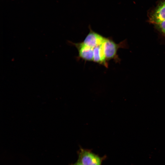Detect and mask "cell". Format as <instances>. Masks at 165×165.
<instances>
[{"label": "cell", "instance_id": "6da1fadb", "mask_svg": "<svg viewBox=\"0 0 165 165\" xmlns=\"http://www.w3.org/2000/svg\"><path fill=\"white\" fill-rule=\"evenodd\" d=\"M125 41L119 44L116 43L111 38H106L104 43V48L105 58L107 61L113 59L116 62H119L120 59L117 55L118 49L125 47Z\"/></svg>", "mask_w": 165, "mask_h": 165}, {"label": "cell", "instance_id": "7a4b0ae2", "mask_svg": "<svg viewBox=\"0 0 165 165\" xmlns=\"http://www.w3.org/2000/svg\"><path fill=\"white\" fill-rule=\"evenodd\" d=\"M82 165H101V160L98 156L88 150L81 149L78 161Z\"/></svg>", "mask_w": 165, "mask_h": 165}, {"label": "cell", "instance_id": "3957f363", "mask_svg": "<svg viewBox=\"0 0 165 165\" xmlns=\"http://www.w3.org/2000/svg\"><path fill=\"white\" fill-rule=\"evenodd\" d=\"M90 31L82 43L86 46L94 48L105 42L106 38L93 31L89 28Z\"/></svg>", "mask_w": 165, "mask_h": 165}, {"label": "cell", "instance_id": "277c9868", "mask_svg": "<svg viewBox=\"0 0 165 165\" xmlns=\"http://www.w3.org/2000/svg\"><path fill=\"white\" fill-rule=\"evenodd\" d=\"M77 48L78 58L86 61H93L94 48L87 46L82 42L75 43L70 42Z\"/></svg>", "mask_w": 165, "mask_h": 165}, {"label": "cell", "instance_id": "5b68a950", "mask_svg": "<svg viewBox=\"0 0 165 165\" xmlns=\"http://www.w3.org/2000/svg\"><path fill=\"white\" fill-rule=\"evenodd\" d=\"M165 20V1L161 2L151 14L149 22L155 25Z\"/></svg>", "mask_w": 165, "mask_h": 165}, {"label": "cell", "instance_id": "8992f818", "mask_svg": "<svg viewBox=\"0 0 165 165\" xmlns=\"http://www.w3.org/2000/svg\"><path fill=\"white\" fill-rule=\"evenodd\" d=\"M104 43L97 46L94 48L93 61L107 68L108 64L106 60L104 53Z\"/></svg>", "mask_w": 165, "mask_h": 165}, {"label": "cell", "instance_id": "52a82bcc", "mask_svg": "<svg viewBox=\"0 0 165 165\" xmlns=\"http://www.w3.org/2000/svg\"><path fill=\"white\" fill-rule=\"evenodd\" d=\"M156 25L157 28L165 35V20Z\"/></svg>", "mask_w": 165, "mask_h": 165}, {"label": "cell", "instance_id": "ba28073f", "mask_svg": "<svg viewBox=\"0 0 165 165\" xmlns=\"http://www.w3.org/2000/svg\"><path fill=\"white\" fill-rule=\"evenodd\" d=\"M73 165H82L81 164L79 163L78 162L75 163Z\"/></svg>", "mask_w": 165, "mask_h": 165}]
</instances>
